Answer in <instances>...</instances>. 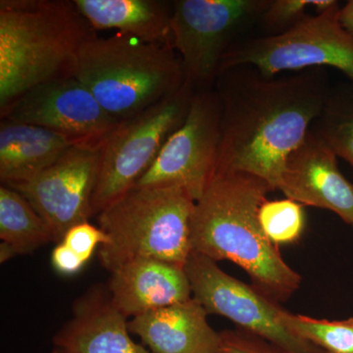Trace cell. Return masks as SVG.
I'll return each mask as SVG.
<instances>
[{
	"instance_id": "cell-1",
	"label": "cell",
	"mask_w": 353,
	"mask_h": 353,
	"mask_svg": "<svg viewBox=\"0 0 353 353\" xmlns=\"http://www.w3.org/2000/svg\"><path fill=\"white\" fill-rule=\"evenodd\" d=\"M215 90L221 103L215 175L243 172L278 190L285 160L328 101L326 71L306 69L276 78L241 65L221 72Z\"/></svg>"
},
{
	"instance_id": "cell-2",
	"label": "cell",
	"mask_w": 353,
	"mask_h": 353,
	"mask_svg": "<svg viewBox=\"0 0 353 353\" xmlns=\"http://www.w3.org/2000/svg\"><path fill=\"white\" fill-rule=\"evenodd\" d=\"M275 190L243 172L216 174L196 201L190 225L192 252L229 260L252 279L253 287L280 303L296 292L301 277L262 230L259 210Z\"/></svg>"
},
{
	"instance_id": "cell-3",
	"label": "cell",
	"mask_w": 353,
	"mask_h": 353,
	"mask_svg": "<svg viewBox=\"0 0 353 353\" xmlns=\"http://www.w3.org/2000/svg\"><path fill=\"white\" fill-rule=\"evenodd\" d=\"M97 32L69 0L0 1V116L43 83L75 77Z\"/></svg>"
},
{
	"instance_id": "cell-4",
	"label": "cell",
	"mask_w": 353,
	"mask_h": 353,
	"mask_svg": "<svg viewBox=\"0 0 353 353\" xmlns=\"http://www.w3.org/2000/svg\"><path fill=\"white\" fill-rule=\"evenodd\" d=\"M75 77L120 122L152 108L185 82L182 61L171 44L146 43L121 32L88 41L79 54Z\"/></svg>"
},
{
	"instance_id": "cell-5",
	"label": "cell",
	"mask_w": 353,
	"mask_h": 353,
	"mask_svg": "<svg viewBox=\"0 0 353 353\" xmlns=\"http://www.w3.org/2000/svg\"><path fill=\"white\" fill-rule=\"evenodd\" d=\"M196 201L176 185L134 187L97 214L108 236L99 248L108 272L136 259H154L185 267L192 253L190 225Z\"/></svg>"
},
{
	"instance_id": "cell-6",
	"label": "cell",
	"mask_w": 353,
	"mask_h": 353,
	"mask_svg": "<svg viewBox=\"0 0 353 353\" xmlns=\"http://www.w3.org/2000/svg\"><path fill=\"white\" fill-rule=\"evenodd\" d=\"M194 94L185 82L152 108L121 121L102 146L94 216L134 188L150 169L167 139L185 122Z\"/></svg>"
},
{
	"instance_id": "cell-7",
	"label": "cell",
	"mask_w": 353,
	"mask_h": 353,
	"mask_svg": "<svg viewBox=\"0 0 353 353\" xmlns=\"http://www.w3.org/2000/svg\"><path fill=\"white\" fill-rule=\"evenodd\" d=\"M270 0L173 1L171 46L182 61L185 83L213 90L223 57L241 32L260 20Z\"/></svg>"
},
{
	"instance_id": "cell-8",
	"label": "cell",
	"mask_w": 353,
	"mask_h": 353,
	"mask_svg": "<svg viewBox=\"0 0 353 353\" xmlns=\"http://www.w3.org/2000/svg\"><path fill=\"white\" fill-rule=\"evenodd\" d=\"M241 65L255 67L267 77L328 66L350 77L353 36L341 25V8L336 1L283 34L236 41L223 57L220 73Z\"/></svg>"
},
{
	"instance_id": "cell-9",
	"label": "cell",
	"mask_w": 353,
	"mask_h": 353,
	"mask_svg": "<svg viewBox=\"0 0 353 353\" xmlns=\"http://www.w3.org/2000/svg\"><path fill=\"white\" fill-rule=\"evenodd\" d=\"M221 145V103L215 88L194 94L182 126L169 137L134 187L176 185L197 201L212 180Z\"/></svg>"
},
{
	"instance_id": "cell-10",
	"label": "cell",
	"mask_w": 353,
	"mask_h": 353,
	"mask_svg": "<svg viewBox=\"0 0 353 353\" xmlns=\"http://www.w3.org/2000/svg\"><path fill=\"white\" fill-rule=\"evenodd\" d=\"M192 297L208 314L231 320L238 328L266 339L290 353H326L294 336L281 318L283 307L252 285L232 277L217 262L192 252L185 265Z\"/></svg>"
},
{
	"instance_id": "cell-11",
	"label": "cell",
	"mask_w": 353,
	"mask_h": 353,
	"mask_svg": "<svg viewBox=\"0 0 353 353\" xmlns=\"http://www.w3.org/2000/svg\"><path fill=\"white\" fill-rule=\"evenodd\" d=\"M102 146L79 143L29 182L13 185L46 221L60 243L70 228L92 217Z\"/></svg>"
},
{
	"instance_id": "cell-12",
	"label": "cell",
	"mask_w": 353,
	"mask_h": 353,
	"mask_svg": "<svg viewBox=\"0 0 353 353\" xmlns=\"http://www.w3.org/2000/svg\"><path fill=\"white\" fill-rule=\"evenodd\" d=\"M1 119L46 128L92 145H103L120 123L76 77L28 90L11 104Z\"/></svg>"
},
{
	"instance_id": "cell-13",
	"label": "cell",
	"mask_w": 353,
	"mask_h": 353,
	"mask_svg": "<svg viewBox=\"0 0 353 353\" xmlns=\"http://www.w3.org/2000/svg\"><path fill=\"white\" fill-rule=\"evenodd\" d=\"M336 157L309 130L285 160L278 190L299 203L332 211L353 227V185L341 173Z\"/></svg>"
},
{
	"instance_id": "cell-14",
	"label": "cell",
	"mask_w": 353,
	"mask_h": 353,
	"mask_svg": "<svg viewBox=\"0 0 353 353\" xmlns=\"http://www.w3.org/2000/svg\"><path fill=\"white\" fill-rule=\"evenodd\" d=\"M130 334L108 287L94 285L76 299L71 318L53 336L52 353H152Z\"/></svg>"
},
{
	"instance_id": "cell-15",
	"label": "cell",
	"mask_w": 353,
	"mask_h": 353,
	"mask_svg": "<svg viewBox=\"0 0 353 353\" xmlns=\"http://www.w3.org/2000/svg\"><path fill=\"white\" fill-rule=\"evenodd\" d=\"M106 287L114 305L127 318L192 297L185 267L154 259L130 260L111 272Z\"/></svg>"
},
{
	"instance_id": "cell-16",
	"label": "cell",
	"mask_w": 353,
	"mask_h": 353,
	"mask_svg": "<svg viewBox=\"0 0 353 353\" xmlns=\"http://www.w3.org/2000/svg\"><path fill=\"white\" fill-rule=\"evenodd\" d=\"M208 315L192 297L132 318L129 329L152 353H217L220 333L209 325Z\"/></svg>"
},
{
	"instance_id": "cell-17",
	"label": "cell",
	"mask_w": 353,
	"mask_h": 353,
	"mask_svg": "<svg viewBox=\"0 0 353 353\" xmlns=\"http://www.w3.org/2000/svg\"><path fill=\"white\" fill-rule=\"evenodd\" d=\"M79 141L46 128L1 119L0 180L13 187L29 182Z\"/></svg>"
},
{
	"instance_id": "cell-18",
	"label": "cell",
	"mask_w": 353,
	"mask_h": 353,
	"mask_svg": "<svg viewBox=\"0 0 353 353\" xmlns=\"http://www.w3.org/2000/svg\"><path fill=\"white\" fill-rule=\"evenodd\" d=\"M92 29L116 30L146 43L171 44L173 1L74 0Z\"/></svg>"
},
{
	"instance_id": "cell-19",
	"label": "cell",
	"mask_w": 353,
	"mask_h": 353,
	"mask_svg": "<svg viewBox=\"0 0 353 353\" xmlns=\"http://www.w3.org/2000/svg\"><path fill=\"white\" fill-rule=\"evenodd\" d=\"M0 262L53 243L50 227L19 192L0 187Z\"/></svg>"
},
{
	"instance_id": "cell-20",
	"label": "cell",
	"mask_w": 353,
	"mask_h": 353,
	"mask_svg": "<svg viewBox=\"0 0 353 353\" xmlns=\"http://www.w3.org/2000/svg\"><path fill=\"white\" fill-rule=\"evenodd\" d=\"M281 318L294 336L326 353H353V318L341 321L292 314L283 308Z\"/></svg>"
},
{
	"instance_id": "cell-21",
	"label": "cell",
	"mask_w": 353,
	"mask_h": 353,
	"mask_svg": "<svg viewBox=\"0 0 353 353\" xmlns=\"http://www.w3.org/2000/svg\"><path fill=\"white\" fill-rule=\"evenodd\" d=\"M310 131L353 167V105H343L330 92L326 105Z\"/></svg>"
},
{
	"instance_id": "cell-22",
	"label": "cell",
	"mask_w": 353,
	"mask_h": 353,
	"mask_svg": "<svg viewBox=\"0 0 353 353\" xmlns=\"http://www.w3.org/2000/svg\"><path fill=\"white\" fill-rule=\"evenodd\" d=\"M259 222L272 243L289 245L303 236L305 214L301 204L292 199L266 201L260 208Z\"/></svg>"
},
{
	"instance_id": "cell-23",
	"label": "cell",
	"mask_w": 353,
	"mask_h": 353,
	"mask_svg": "<svg viewBox=\"0 0 353 353\" xmlns=\"http://www.w3.org/2000/svg\"><path fill=\"white\" fill-rule=\"evenodd\" d=\"M334 0H270L266 10L260 17L262 27L276 36L289 31L294 26L309 17L308 8L315 9L316 14L327 10L334 3Z\"/></svg>"
},
{
	"instance_id": "cell-24",
	"label": "cell",
	"mask_w": 353,
	"mask_h": 353,
	"mask_svg": "<svg viewBox=\"0 0 353 353\" xmlns=\"http://www.w3.org/2000/svg\"><path fill=\"white\" fill-rule=\"evenodd\" d=\"M217 353H290L266 339L238 328L220 333Z\"/></svg>"
},
{
	"instance_id": "cell-25",
	"label": "cell",
	"mask_w": 353,
	"mask_h": 353,
	"mask_svg": "<svg viewBox=\"0 0 353 353\" xmlns=\"http://www.w3.org/2000/svg\"><path fill=\"white\" fill-rule=\"evenodd\" d=\"M61 241L88 263L95 250L108 245L109 239L101 228L90 224L88 221L70 228Z\"/></svg>"
},
{
	"instance_id": "cell-26",
	"label": "cell",
	"mask_w": 353,
	"mask_h": 353,
	"mask_svg": "<svg viewBox=\"0 0 353 353\" xmlns=\"http://www.w3.org/2000/svg\"><path fill=\"white\" fill-rule=\"evenodd\" d=\"M50 260L53 269L62 276L76 275L87 265L62 241L53 248Z\"/></svg>"
},
{
	"instance_id": "cell-27",
	"label": "cell",
	"mask_w": 353,
	"mask_h": 353,
	"mask_svg": "<svg viewBox=\"0 0 353 353\" xmlns=\"http://www.w3.org/2000/svg\"><path fill=\"white\" fill-rule=\"evenodd\" d=\"M341 23L343 27L353 36V0L341 8Z\"/></svg>"
},
{
	"instance_id": "cell-28",
	"label": "cell",
	"mask_w": 353,
	"mask_h": 353,
	"mask_svg": "<svg viewBox=\"0 0 353 353\" xmlns=\"http://www.w3.org/2000/svg\"><path fill=\"white\" fill-rule=\"evenodd\" d=\"M350 78L353 79V74H352V76H350Z\"/></svg>"
}]
</instances>
